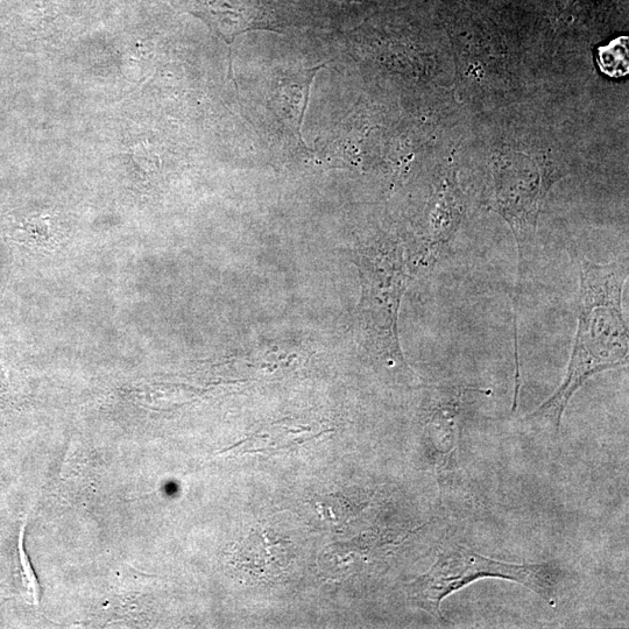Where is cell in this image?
I'll return each instance as SVG.
<instances>
[{
    "label": "cell",
    "instance_id": "cell-1",
    "mask_svg": "<svg viewBox=\"0 0 629 629\" xmlns=\"http://www.w3.org/2000/svg\"><path fill=\"white\" fill-rule=\"evenodd\" d=\"M579 271L578 327L567 376L558 390L526 420L561 428L563 414L576 392L591 377L628 364V324L623 294L628 278V259L593 263L570 247Z\"/></svg>",
    "mask_w": 629,
    "mask_h": 629
},
{
    "label": "cell",
    "instance_id": "cell-2",
    "mask_svg": "<svg viewBox=\"0 0 629 629\" xmlns=\"http://www.w3.org/2000/svg\"><path fill=\"white\" fill-rule=\"evenodd\" d=\"M362 298L359 328L365 345L387 366L407 367L399 338V312L411 281L405 247L390 238L359 247L356 259Z\"/></svg>",
    "mask_w": 629,
    "mask_h": 629
},
{
    "label": "cell",
    "instance_id": "cell-3",
    "mask_svg": "<svg viewBox=\"0 0 629 629\" xmlns=\"http://www.w3.org/2000/svg\"><path fill=\"white\" fill-rule=\"evenodd\" d=\"M558 577L560 570L554 563L499 562L457 544L443 551L427 574L408 585V596L415 606L442 620L443 600L479 579L500 578L515 582L554 604Z\"/></svg>",
    "mask_w": 629,
    "mask_h": 629
},
{
    "label": "cell",
    "instance_id": "cell-4",
    "mask_svg": "<svg viewBox=\"0 0 629 629\" xmlns=\"http://www.w3.org/2000/svg\"><path fill=\"white\" fill-rule=\"evenodd\" d=\"M494 197L501 216L510 225L518 249V279L514 315L536 260L537 219L551 176L525 159L503 160L493 169Z\"/></svg>",
    "mask_w": 629,
    "mask_h": 629
},
{
    "label": "cell",
    "instance_id": "cell-5",
    "mask_svg": "<svg viewBox=\"0 0 629 629\" xmlns=\"http://www.w3.org/2000/svg\"><path fill=\"white\" fill-rule=\"evenodd\" d=\"M204 18L231 47L238 35L252 31L282 32L277 0H208Z\"/></svg>",
    "mask_w": 629,
    "mask_h": 629
},
{
    "label": "cell",
    "instance_id": "cell-6",
    "mask_svg": "<svg viewBox=\"0 0 629 629\" xmlns=\"http://www.w3.org/2000/svg\"><path fill=\"white\" fill-rule=\"evenodd\" d=\"M325 65L296 70L293 73L278 75L271 86V106L289 130L299 140L302 147H306L302 137V126L305 122L309 103L310 88L314 79Z\"/></svg>",
    "mask_w": 629,
    "mask_h": 629
},
{
    "label": "cell",
    "instance_id": "cell-7",
    "mask_svg": "<svg viewBox=\"0 0 629 629\" xmlns=\"http://www.w3.org/2000/svg\"><path fill=\"white\" fill-rule=\"evenodd\" d=\"M25 526L21 527L19 536V557L21 571H23L24 582L27 592L30 593L33 603L39 605L41 599V588L30 561V557L26 554L24 547Z\"/></svg>",
    "mask_w": 629,
    "mask_h": 629
},
{
    "label": "cell",
    "instance_id": "cell-8",
    "mask_svg": "<svg viewBox=\"0 0 629 629\" xmlns=\"http://www.w3.org/2000/svg\"><path fill=\"white\" fill-rule=\"evenodd\" d=\"M627 48L626 45H614L605 48L600 53V62L604 63V72L612 76H620L627 73Z\"/></svg>",
    "mask_w": 629,
    "mask_h": 629
}]
</instances>
